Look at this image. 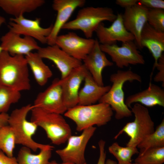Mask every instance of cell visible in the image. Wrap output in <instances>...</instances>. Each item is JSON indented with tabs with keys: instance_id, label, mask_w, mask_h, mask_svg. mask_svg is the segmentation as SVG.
I'll return each instance as SVG.
<instances>
[{
	"instance_id": "603a6c76",
	"label": "cell",
	"mask_w": 164,
	"mask_h": 164,
	"mask_svg": "<svg viewBox=\"0 0 164 164\" xmlns=\"http://www.w3.org/2000/svg\"><path fill=\"white\" fill-rule=\"evenodd\" d=\"M45 3L44 0H0V8L16 18L35 10Z\"/></svg>"
},
{
	"instance_id": "8992f818",
	"label": "cell",
	"mask_w": 164,
	"mask_h": 164,
	"mask_svg": "<svg viewBox=\"0 0 164 164\" xmlns=\"http://www.w3.org/2000/svg\"><path fill=\"white\" fill-rule=\"evenodd\" d=\"M31 111L30 121L44 130L53 144H63L72 135L71 128L62 114L33 107Z\"/></svg>"
},
{
	"instance_id": "6da1fadb",
	"label": "cell",
	"mask_w": 164,
	"mask_h": 164,
	"mask_svg": "<svg viewBox=\"0 0 164 164\" xmlns=\"http://www.w3.org/2000/svg\"><path fill=\"white\" fill-rule=\"evenodd\" d=\"M0 85L21 92L31 87L29 66L25 56L0 53Z\"/></svg>"
},
{
	"instance_id": "4fadbf2b",
	"label": "cell",
	"mask_w": 164,
	"mask_h": 164,
	"mask_svg": "<svg viewBox=\"0 0 164 164\" xmlns=\"http://www.w3.org/2000/svg\"><path fill=\"white\" fill-rule=\"evenodd\" d=\"M88 71L83 64L60 79L63 99L67 110L78 104V94L82 82Z\"/></svg>"
},
{
	"instance_id": "f546056e",
	"label": "cell",
	"mask_w": 164,
	"mask_h": 164,
	"mask_svg": "<svg viewBox=\"0 0 164 164\" xmlns=\"http://www.w3.org/2000/svg\"><path fill=\"white\" fill-rule=\"evenodd\" d=\"M164 147L151 148L143 153L138 154L135 160L137 164H163Z\"/></svg>"
},
{
	"instance_id": "d6986e66",
	"label": "cell",
	"mask_w": 164,
	"mask_h": 164,
	"mask_svg": "<svg viewBox=\"0 0 164 164\" xmlns=\"http://www.w3.org/2000/svg\"><path fill=\"white\" fill-rule=\"evenodd\" d=\"M83 61L95 82L100 86H104L103 70L107 67L112 66L114 63L108 59L105 53L101 50L97 39H95L93 48Z\"/></svg>"
},
{
	"instance_id": "8fae6325",
	"label": "cell",
	"mask_w": 164,
	"mask_h": 164,
	"mask_svg": "<svg viewBox=\"0 0 164 164\" xmlns=\"http://www.w3.org/2000/svg\"><path fill=\"white\" fill-rule=\"evenodd\" d=\"M8 25L9 30L24 36L33 38L43 44H47V37L52 30L53 24L47 28L40 25L41 19L32 20L25 18L23 15L11 18Z\"/></svg>"
},
{
	"instance_id": "7a4b0ae2",
	"label": "cell",
	"mask_w": 164,
	"mask_h": 164,
	"mask_svg": "<svg viewBox=\"0 0 164 164\" xmlns=\"http://www.w3.org/2000/svg\"><path fill=\"white\" fill-rule=\"evenodd\" d=\"M142 80L139 75L130 70H118L111 75L110 80L112 83V85L101 98L99 103L108 104L115 111V117L117 119L132 116L131 110L125 103L123 86L127 81H137L141 82Z\"/></svg>"
},
{
	"instance_id": "e575fe53",
	"label": "cell",
	"mask_w": 164,
	"mask_h": 164,
	"mask_svg": "<svg viewBox=\"0 0 164 164\" xmlns=\"http://www.w3.org/2000/svg\"><path fill=\"white\" fill-rule=\"evenodd\" d=\"M0 164H18L16 158L13 156L10 157L0 151Z\"/></svg>"
},
{
	"instance_id": "cb8c5ba5",
	"label": "cell",
	"mask_w": 164,
	"mask_h": 164,
	"mask_svg": "<svg viewBox=\"0 0 164 164\" xmlns=\"http://www.w3.org/2000/svg\"><path fill=\"white\" fill-rule=\"evenodd\" d=\"M25 57L37 83L40 86L45 85L53 75L50 68L37 52H31Z\"/></svg>"
},
{
	"instance_id": "ba28073f",
	"label": "cell",
	"mask_w": 164,
	"mask_h": 164,
	"mask_svg": "<svg viewBox=\"0 0 164 164\" xmlns=\"http://www.w3.org/2000/svg\"><path fill=\"white\" fill-rule=\"evenodd\" d=\"M96 129V127L92 126L83 130L79 135H71L67 141L66 146L56 151L62 162L74 164L87 163L85 157V149Z\"/></svg>"
},
{
	"instance_id": "60d3db41",
	"label": "cell",
	"mask_w": 164,
	"mask_h": 164,
	"mask_svg": "<svg viewBox=\"0 0 164 164\" xmlns=\"http://www.w3.org/2000/svg\"><path fill=\"white\" fill-rule=\"evenodd\" d=\"M131 164H136V163H132Z\"/></svg>"
},
{
	"instance_id": "2e32d148",
	"label": "cell",
	"mask_w": 164,
	"mask_h": 164,
	"mask_svg": "<svg viewBox=\"0 0 164 164\" xmlns=\"http://www.w3.org/2000/svg\"><path fill=\"white\" fill-rule=\"evenodd\" d=\"M108 27L102 22L98 26L95 32L101 44L111 45L117 41L122 43L135 41L134 36L125 28L123 22L122 14L118 13L116 19Z\"/></svg>"
},
{
	"instance_id": "8d00e7d4",
	"label": "cell",
	"mask_w": 164,
	"mask_h": 164,
	"mask_svg": "<svg viewBox=\"0 0 164 164\" xmlns=\"http://www.w3.org/2000/svg\"><path fill=\"white\" fill-rule=\"evenodd\" d=\"M9 117L7 113L0 114V128L8 125Z\"/></svg>"
},
{
	"instance_id": "f1b7e54d",
	"label": "cell",
	"mask_w": 164,
	"mask_h": 164,
	"mask_svg": "<svg viewBox=\"0 0 164 164\" xmlns=\"http://www.w3.org/2000/svg\"><path fill=\"white\" fill-rule=\"evenodd\" d=\"M21 97L20 92L0 85V114L7 113L11 105L17 103Z\"/></svg>"
},
{
	"instance_id": "52a82bcc",
	"label": "cell",
	"mask_w": 164,
	"mask_h": 164,
	"mask_svg": "<svg viewBox=\"0 0 164 164\" xmlns=\"http://www.w3.org/2000/svg\"><path fill=\"white\" fill-rule=\"evenodd\" d=\"M131 108L135 116L134 120L126 123L116 135L114 139H117L125 133L130 137L126 146L137 147L145 137L154 131V123L145 107L135 103Z\"/></svg>"
},
{
	"instance_id": "484cf974",
	"label": "cell",
	"mask_w": 164,
	"mask_h": 164,
	"mask_svg": "<svg viewBox=\"0 0 164 164\" xmlns=\"http://www.w3.org/2000/svg\"><path fill=\"white\" fill-rule=\"evenodd\" d=\"M164 147V119L152 133L145 137L138 145V154L150 149Z\"/></svg>"
},
{
	"instance_id": "ab89813d",
	"label": "cell",
	"mask_w": 164,
	"mask_h": 164,
	"mask_svg": "<svg viewBox=\"0 0 164 164\" xmlns=\"http://www.w3.org/2000/svg\"><path fill=\"white\" fill-rule=\"evenodd\" d=\"M48 164H74L73 163H68V162H63L61 163H59L56 162V161L55 160H52L51 161H50ZM87 164V163L84 164Z\"/></svg>"
},
{
	"instance_id": "1f68e13d",
	"label": "cell",
	"mask_w": 164,
	"mask_h": 164,
	"mask_svg": "<svg viewBox=\"0 0 164 164\" xmlns=\"http://www.w3.org/2000/svg\"><path fill=\"white\" fill-rule=\"evenodd\" d=\"M158 72L154 78V80L157 82H161L162 87L164 86V55L163 54L159 59L155 66Z\"/></svg>"
},
{
	"instance_id": "ffe728a7",
	"label": "cell",
	"mask_w": 164,
	"mask_h": 164,
	"mask_svg": "<svg viewBox=\"0 0 164 164\" xmlns=\"http://www.w3.org/2000/svg\"><path fill=\"white\" fill-rule=\"evenodd\" d=\"M140 45L141 49L147 48L154 58L153 70L164 51V32L156 30L147 22L141 32Z\"/></svg>"
},
{
	"instance_id": "74e56055",
	"label": "cell",
	"mask_w": 164,
	"mask_h": 164,
	"mask_svg": "<svg viewBox=\"0 0 164 164\" xmlns=\"http://www.w3.org/2000/svg\"><path fill=\"white\" fill-rule=\"evenodd\" d=\"M5 21V19L4 17L0 15V27L4 23ZM2 49L0 45V53L2 51Z\"/></svg>"
},
{
	"instance_id": "30bf717a",
	"label": "cell",
	"mask_w": 164,
	"mask_h": 164,
	"mask_svg": "<svg viewBox=\"0 0 164 164\" xmlns=\"http://www.w3.org/2000/svg\"><path fill=\"white\" fill-rule=\"evenodd\" d=\"M32 106L49 112L64 114L67 109L63 99L60 79H54L48 87L39 93Z\"/></svg>"
},
{
	"instance_id": "7402d4cb",
	"label": "cell",
	"mask_w": 164,
	"mask_h": 164,
	"mask_svg": "<svg viewBox=\"0 0 164 164\" xmlns=\"http://www.w3.org/2000/svg\"><path fill=\"white\" fill-rule=\"evenodd\" d=\"M83 87L79 91L78 105H90L99 101L110 89L109 85L101 86L94 81L88 72L84 80Z\"/></svg>"
},
{
	"instance_id": "277c9868",
	"label": "cell",
	"mask_w": 164,
	"mask_h": 164,
	"mask_svg": "<svg viewBox=\"0 0 164 164\" xmlns=\"http://www.w3.org/2000/svg\"><path fill=\"white\" fill-rule=\"evenodd\" d=\"M32 108V105L29 104L13 110L9 115L8 125L14 133L16 144L22 145L36 152L50 145L37 142L33 139L38 126L34 122L27 119V114Z\"/></svg>"
},
{
	"instance_id": "d590c367",
	"label": "cell",
	"mask_w": 164,
	"mask_h": 164,
	"mask_svg": "<svg viewBox=\"0 0 164 164\" xmlns=\"http://www.w3.org/2000/svg\"><path fill=\"white\" fill-rule=\"evenodd\" d=\"M138 0H116L117 5L125 9L131 7L138 3Z\"/></svg>"
},
{
	"instance_id": "836d02e7",
	"label": "cell",
	"mask_w": 164,
	"mask_h": 164,
	"mask_svg": "<svg viewBox=\"0 0 164 164\" xmlns=\"http://www.w3.org/2000/svg\"><path fill=\"white\" fill-rule=\"evenodd\" d=\"M105 144V141L103 139L100 140L98 142L99 155L97 164H105L106 159Z\"/></svg>"
},
{
	"instance_id": "44dd1931",
	"label": "cell",
	"mask_w": 164,
	"mask_h": 164,
	"mask_svg": "<svg viewBox=\"0 0 164 164\" xmlns=\"http://www.w3.org/2000/svg\"><path fill=\"white\" fill-rule=\"evenodd\" d=\"M125 103L129 108H131V105L135 103L149 107L156 105L164 107V90L150 82L146 89L128 96Z\"/></svg>"
},
{
	"instance_id": "7c38bea8",
	"label": "cell",
	"mask_w": 164,
	"mask_h": 164,
	"mask_svg": "<svg viewBox=\"0 0 164 164\" xmlns=\"http://www.w3.org/2000/svg\"><path fill=\"white\" fill-rule=\"evenodd\" d=\"M95 39L81 37L75 33L70 32L57 37L55 44L70 56L83 60L91 51Z\"/></svg>"
},
{
	"instance_id": "e0dca14e",
	"label": "cell",
	"mask_w": 164,
	"mask_h": 164,
	"mask_svg": "<svg viewBox=\"0 0 164 164\" xmlns=\"http://www.w3.org/2000/svg\"><path fill=\"white\" fill-rule=\"evenodd\" d=\"M0 40L2 50L12 56H26L34 50H38L40 47L33 38L28 36L22 37L10 30L2 36Z\"/></svg>"
},
{
	"instance_id": "9c48e42d",
	"label": "cell",
	"mask_w": 164,
	"mask_h": 164,
	"mask_svg": "<svg viewBox=\"0 0 164 164\" xmlns=\"http://www.w3.org/2000/svg\"><path fill=\"white\" fill-rule=\"evenodd\" d=\"M101 50L108 55L116 66L120 68L130 65L144 64L143 56L138 50V47L134 41L122 43L121 46L116 44L103 45L100 44Z\"/></svg>"
},
{
	"instance_id": "5b68a950",
	"label": "cell",
	"mask_w": 164,
	"mask_h": 164,
	"mask_svg": "<svg viewBox=\"0 0 164 164\" xmlns=\"http://www.w3.org/2000/svg\"><path fill=\"white\" fill-rule=\"evenodd\" d=\"M112 9L108 7H87L80 9L75 18L68 21L62 29L80 30L87 38H91L99 25L103 21L113 22L116 19Z\"/></svg>"
},
{
	"instance_id": "ac0fdd59",
	"label": "cell",
	"mask_w": 164,
	"mask_h": 164,
	"mask_svg": "<svg viewBox=\"0 0 164 164\" xmlns=\"http://www.w3.org/2000/svg\"><path fill=\"white\" fill-rule=\"evenodd\" d=\"M149 9L138 3L131 7L125 9L122 14L123 24L127 30L134 36L135 43L141 49L140 39L142 31L147 22Z\"/></svg>"
},
{
	"instance_id": "83f0119b",
	"label": "cell",
	"mask_w": 164,
	"mask_h": 164,
	"mask_svg": "<svg viewBox=\"0 0 164 164\" xmlns=\"http://www.w3.org/2000/svg\"><path fill=\"white\" fill-rule=\"evenodd\" d=\"M16 144L15 136L10 126L8 125L0 128V151L13 157Z\"/></svg>"
},
{
	"instance_id": "4dcf8cb0",
	"label": "cell",
	"mask_w": 164,
	"mask_h": 164,
	"mask_svg": "<svg viewBox=\"0 0 164 164\" xmlns=\"http://www.w3.org/2000/svg\"><path fill=\"white\" fill-rule=\"evenodd\" d=\"M148 23L156 30L164 32V10L149 9L147 15Z\"/></svg>"
},
{
	"instance_id": "d6a6232c",
	"label": "cell",
	"mask_w": 164,
	"mask_h": 164,
	"mask_svg": "<svg viewBox=\"0 0 164 164\" xmlns=\"http://www.w3.org/2000/svg\"><path fill=\"white\" fill-rule=\"evenodd\" d=\"M138 3L149 9H164V1L162 0H138Z\"/></svg>"
},
{
	"instance_id": "3957f363",
	"label": "cell",
	"mask_w": 164,
	"mask_h": 164,
	"mask_svg": "<svg viewBox=\"0 0 164 164\" xmlns=\"http://www.w3.org/2000/svg\"><path fill=\"white\" fill-rule=\"evenodd\" d=\"M64 116L73 121L78 132L94 125L101 126L111 119L113 110L108 104L99 103L90 105H77L68 109Z\"/></svg>"
},
{
	"instance_id": "f35d334b",
	"label": "cell",
	"mask_w": 164,
	"mask_h": 164,
	"mask_svg": "<svg viewBox=\"0 0 164 164\" xmlns=\"http://www.w3.org/2000/svg\"><path fill=\"white\" fill-rule=\"evenodd\" d=\"M105 164H118L115 161L113 160L108 159L106 160Z\"/></svg>"
},
{
	"instance_id": "9a60e30c",
	"label": "cell",
	"mask_w": 164,
	"mask_h": 164,
	"mask_svg": "<svg viewBox=\"0 0 164 164\" xmlns=\"http://www.w3.org/2000/svg\"><path fill=\"white\" fill-rule=\"evenodd\" d=\"M37 53L42 58L50 60L55 64L60 72L61 79L83 64L81 61L70 56L56 44L40 47Z\"/></svg>"
},
{
	"instance_id": "5bb4252c",
	"label": "cell",
	"mask_w": 164,
	"mask_h": 164,
	"mask_svg": "<svg viewBox=\"0 0 164 164\" xmlns=\"http://www.w3.org/2000/svg\"><path fill=\"white\" fill-rule=\"evenodd\" d=\"M85 0H54L53 2V9L56 12L57 15L53 25L51 32L47 37L48 45L55 44L56 40L63 26L68 20L75 10L83 6Z\"/></svg>"
},
{
	"instance_id": "d4e9b609",
	"label": "cell",
	"mask_w": 164,
	"mask_h": 164,
	"mask_svg": "<svg viewBox=\"0 0 164 164\" xmlns=\"http://www.w3.org/2000/svg\"><path fill=\"white\" fill-rule=\"evenodd\" d=\"M53 148V146L50 145L35 154L29 148L22 146L19 150L16 158L18 164H48Z\"/></svg>"
},
{
	"instance_id": "4316f807",
	"label": "cell",
	"mask_w": 164,
	"mask_h": 164,
	"mask_svg": "<svg viewBox=\"0 0 164 164\" xmlns=\"http://www.w3.org/2000/svg\"><path fill=\"white\" fill-rule=\"evenodd\" d=\"M108 149L110 153L117 159L118 164H131L132 156L138 154L139 152L136 147H123L117 142L112 143L109 147Z\"/></svg>"
}]
</instances>
